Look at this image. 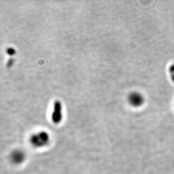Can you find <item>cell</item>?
Listing matches in <instances>:
<instances>
[{
	"label": "cell",
	"mask_w": 174,
	"mask_h": 174,
	"mask_svg": "<svg viewBox=\"0 0 174 174\" xmlns=\"http://www.w3.org/2000/svg\"><path fill=\"white\" fill-rule=\"evenodd\" d=\"M48 134L41 132L33 135L31 138V142L35 147H42L48 143Z\"/></svg>",
	"instance_id": "cell-1"
},
{
	"label": "cell",
	"mask_w": 174,
	"mask_h": 174,
	"mask_svg": "<svg viewBox=\"0 0 174 174\" xmlns=\"http://www.w3.org/2000/svg\"><path fill=\"white\" fill-rule=\"evenodd\" d=\"M61 104L60 101H55L54 103V110L52 114L51 118L55 124L59 123L62 119V114H61Z\"/></svg>",
	"instance_id": "cell-2"
},
{
	"label": "cell",
	"mask_w": 174,
	"mask_h": 174,
	"mask_svg": "<svg viewBox=\"0 0 174 174\" xmlns=\"http://www.w3.org/2000/svg\"><path fill=\"white\" fill-rule=\"evenodd\" d=\"M129 103L134 106H141L144 101V99L138 92H132L128 96Z\"/></svg>",
	"instance_id": "cell-3"
},
{
	"label": "cell",
	"mask_w": 174,
	"mask_h": 174,
	"mask_svg": "<svg viewBox=\"0 0 174 174\" xmlns=\"http://www.w3.org/2000/svg\"><path fill=\"white\" fill-rule=\"evenodd\" d=\"M6 53L10 56H12L14 54H15L16 51L13 48H7V50H6Z\"/></svg>",
	"instance_id": "cell-4"
},
{
	"label": "cell",
	"mask_w": 174,
	"mask_h": 174,
	"mask_svg": "<svg viewBox=\"0 0 174 174\" xmlns=\"http://www.w3.org/2000/svg\"><path fill=\"white\" fill-rule=\"evenodd\" d=\"M13 63H14V60H13V59H10V60H9L8 63H7V67H8L9 68L11 67Z\"/></svg>",
	"instance_id": "cell-5"
}]
</instances>
